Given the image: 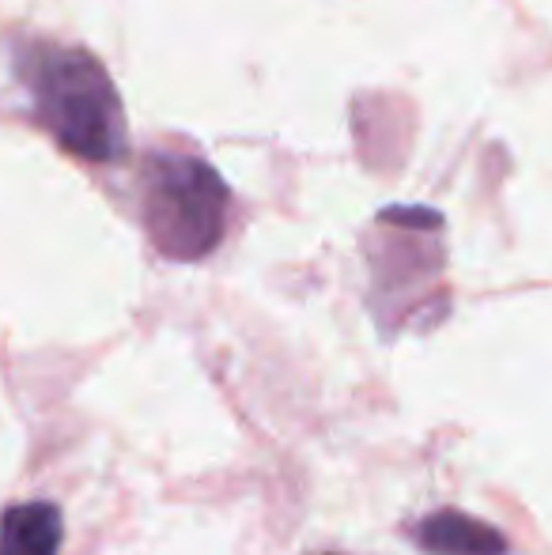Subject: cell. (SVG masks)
Listing matches in <instances>:
<instances>
[{"label":"cell","instance_id":"obj_1","mask_svg":"<svg viewBox=\"0 0 552 555\" xmlns=\"http://www.w3.org/2000/svg\"><path fill=\"white\" fill-rule=\"evenodd\" d=\"M15 80L30 99V117L65 152L88 163H114L129 147V125L111 73L91 50L27 38L12 53Z\"/></svg>","mask_w":552,"mask_h":555},{"label":"cell","instance_id":"obj_2","mask_svg":"<svg viewBox=\"0 0 552 555\" xmlns=\"http://www.w3.org/2000/svg\"><path fill=\"white\" fill-rule=\"evenodd\" d=\"M137 197L147 238L170 261H201L223 242L231 190L197 155L152 147L140 159Z\"/></svg>","mask_w":552,"mask_h":555},{"label":"cell","instance_id":"obj_3","mask_svg":"<svg viewBox=\"0 0 552 555\" xmlns=\"http://www.w3.org/2000/svg\"><path fill=\"white\" fill-rule=\"evenodd\" d=\"M416 544L432 555H508L500 529L470 518L462 511H435L416 521Z\"/></svg>","mask_w":552,"mask_h":555},{"label":"cell","instance_id":"obj_4","mask_svg":"<svg viewBox=\"0 0 552 555\" xmlns=\"http://www.w3.org/2000/svg\"><path fill=\"white\" fill-rule=\"evenodd\" d=\"M65 521L53 503L12 506L0 521V555H57Z\"/></svg>","mask_w":552,"mask_h":555}]
</instances>
